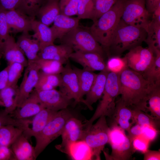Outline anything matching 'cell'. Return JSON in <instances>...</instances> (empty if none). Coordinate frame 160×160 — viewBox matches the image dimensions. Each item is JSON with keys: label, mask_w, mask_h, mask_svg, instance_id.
<instances>
[{"label": "cell", "mask_w": 160, "mask_h": 160, "mask_svg": "<svg viewBox=\"0 0 160 160\" xmlns=\"http://www.w3.org/2000/svg\"><path fill=\"white\" fill-rule=\"evenodd\" d=\"M119 95L125 105L147 113L149 93L154 86L141 73L128 68L119 75Z\"/></svg>", "instance_id": "1"}, {"label": "cell", "mask_w": 160, "mask_h": 160, "mask_svg": "<svg viewBox=\"0 0 160 160\" xmlns=\"http://www.w3.org/2000/svg\"><path fill=\"white\" fill-rule=\"evenodd\" d=\"M126 0H118L112 7L94 22L89 30L108 56L111 41L122 14Z\"/></svg>", "instance_id": "2"}, {"label": "cell", "mask_w": 160, "mask_h": 160, "mask_svg": "<svg viewBox=\"0 0 160 160\" xmlns=\"http://www.w3.org/2000/svg\"><path fill=\"white\" fill-rule=\"evenodd\" d=\"M147 36L144 28L127 24L121 19L112 36L109 55L120 56L127 50L141 45Z\"/></svg>", "instance_id": "3"}, {"label": "cell", "mask_w": 160, "mask_h": 160, "mask_svg": "<svg viewBox=\"0 0 160 160\" xmlns=\"http://www.w3.org/2000/svg\"><path fill=\"white\" fill-rule=\"evenodd\" d=\"M119 75L109 72L102 99L92 117L84 124L85 128L90 127L101 116L112 118L115 109L116 99L119 95Z\"/></svg>", "instance_id": "4"}, {"label": "cell", "mask_w": 160, "mask_h": 160, "mask_svg": "<svg viewBox=\"0 0 160 160\" xmlns=\"http://www.w3.org/2000/svg\"><path fill=\"white\" fill-rule=\"evenodd\" d=\"M73 116L68 108L57 111L41 131L35 137L34 147L36 158L53 140L61 135L67 120Z\"/></svg>", "instance_id": "5"}, {"label": "cell", "mask_w": 160, "mask_h": 160, "mask_svg": "<svg viewBox=\"0 0 160 160\" xmlns=\"http://www.w3.org/2000/svg\"><path fill=\"white\" fill-rule=\"evenodd\" d=\"M109 131L105 116H101L95 123L84 129L81 140L84 141L91 148L94 159H100L101 152L108 142Z\"/></svg>", "instance_id": "6"}, {"label": "cell", "mask_w": 160, "mask_h": 160, "mask_svg": "<svg viewBox=\"0 0 160 160\" xmlns=\"http://www.w3.org/2000/svg\"><path fill=\"white\" fill-rule=\"evenodd\" d=\"M60 40L62 43L69 46L74 52H95L103 56L104 51L89 29L79 26Z\"/></svg>", "instance_id": "7"}, {"label": "cell", "mask_w": 160, "mask_h": 160, "mask_svg": "<svg viewBox=\"0 0 160 160\" xmlns=\"http://www.w3.org/2000/svg\"><path fill=\"white\" fill-rule=\"evenodd\" d=\"M109 134L108 143L112 152L109 159L114 160L130 159L135 151L132 143L126 135L125 130L113 122Z\"/></svg>", "instance_id": "8"}, {"label": "cell", "mask_w": 160, "mask_h": 160, "mask_svg": "<svg viewBox=\"0 0 160 160\" xmlns=\"http://www.w3.org/2000/svg\"><path fill=\"white\" fill-rule=\"evenodd\" d=\"M151 15L146 8L145 0H126L121 20L127 24L144 28L146 31Z\"/></svg>", "instance_id": "9"}, {"label": "cell", "mask_w": 160, "mask_h": 160, "mask_svg": "<svg viewBox=\"0 0 160 160\" xmlns=\"http://www.w3.org/2000/svg\"><path fill=\"white\" fill-rule=\"evenodd\" d=\"M128 68L143 73L151 65L153 61L155 54L150 48H144L141 45L129 50L124 56Z\"/></svg>", "instance_id": "10"}, {"label": "cell", "mask_w": 160, "mask_h": 160, "mask_svg": "<svg viewBox=\"0 0 160 160\" xmlns=\"http://www.w3.org/2000/svg\"><path fill=\"white\" fill-rule=\"evenodd\" d=\"M57 112L44 108L32 117L21 119L23 134L28 140L35 137Z\"/></svg>", "instance_id": "11"}, {"label": "cell", "mask_w": 160, "mask_h": 160, "mask_svg": "<svg viewBox=\"0 0 160 160\" xmlns=\"http://www.w3.org/2000/svg\"><path fill=\"white\" fill-rule=\"evenodd\" d=\"M64 67L60 73L61 82L60 91L74 100V104L81 102L80 88L77 76L71 67L69 60Z\"/></svg>", "instance_id": "12"}, {"label": "cell", "mask_w": 160, "mask_h": 160, "mask_svg": "<svg viewBox=\"0 0 160 160\" xmlns=\"http://www.w3.org/2000/svg\"><path fill=\"white\" fill-rule=\"evenodd\" d=\"M26 67L22 80L18 87L17 107L28 97L35 88L39 79L40 69L36 63L28 62Z\"/></svg>", "instance_id": "13"}, {"label": "cell", "mask_w": 160, "mask_h": 160, "mask_svg": "<svg viewBox=\"0 0 160 160\" xmlns=\"http://www.w3.org/2000/svg\"><path fill=\"white\" fill-rule=\"evenodd\" d=\"M37 96L44 108L58 111L68 108L72 100L60 91L55 89L36 91Z\"/></svg>", "instance_id": "14"}, {"label": "cell", "mask_w": 160, "mask_h": 160, "mask_svg": "<svg viewBox=\"0 0 160 160\" xmlns=\"http://www.w3.org/2000/svg\"><path fill=\"white\" fill-rule=\"evenodd\" d=\"M84 127V124L81 120L73 116L70 117L65 123L61 135L62 143L56 145V148L65 153L70 144L81 140Z\"/></svg>", "instance_id": "15"}, {"label": "cell", "mask_w": 160, "mask_h": 160, "mask_svg": "<svg viewBox=\"0 0 160 160\" xmlns=\"http://www.w3.org/2000/svg\"><path fill=\"white\" fill-rule=\"evenodd\" d=\"M70 59L81 65L84 68L93 71L106 69L103 56L97 52H73Z\"/></svg>", "instance_id": "16"}, {"label": "cell", "mask_w": 160, "mask_h": 160, "mask_svg": "<svg viewBox=\"0 0 160 160\" xmlns=\"http://www.w3.org/2000/svg\"><path fill=\"white\" fill-rule=\"evenodd\" d=\"M44 108L34 89L28 97L10 115L17 119H27L33 116Z\"/></svg>", "instance_id": "17"}, {"label": "cell", "mask_w": 160, "mask_h": 160, "mask_svg": "<svg viewBox=\"0 0 160 160\" xmlns=\"http://www.w3.org/2000/svg\"><path fill=\"white\" fill-rule=\"evenodd\" d=\"M6 17L10 32L16 33L29 32L31 30L32 20L16 9L7 10Z\"/></svg>", "instance_id": "18"}, {"label": "cell", "mask_w": 160, "mask_h": 160, "mask_svg": "<svg viewBox=\"0 0 160 160\" xmlns=\"http://www.w3.org/2000/svg\"><path fill=\"white\" fill-rule=\"evenodd\" d=\"M109 72L106 70L97 74L94 82L89 92L85 95L83 103L90 110L92 105L102 97L105 90Z\"/></svg>", "instance_id": "19"}, {"label": "cell", "mask_w": 160, "mask_h": 160, "mask_svg": "<svg viewBox=\"0 0 160 160\" xmlns=\"http://www.w3.org/2000/svg\"><path fill=\"white\" fill-rule=\"evenodd\" d=\"M73 52L70 47L66 44L62 43L56 45L53 44L40 50L38 57L40 58L58 61L64 64L69 60L71 55Z\"/></svg>", "instance_id": "20"}, {"label": "cell", "mask_w": 160, "mask_h": 160, "mask_svg": "<svg viewBox=\"0 0 160 160\" xmlns=\"http://www.w3.org/2000/svg\"><path fill=\"white\" fill-rule=\"evenodd\" d=\"M1 52L8 64L18 63L25 67L28 63V60L14 38L9 35L5 41L2 48Z\"/></svg>", "instance_id": "21"}, {"label": "cell", "mask_w": 160, "mask_h": 160, "mask_svg": "<svg viewBox=\"0 0 160 160\" xmlns=\"http://www.w3.org/2000/svg\"><path fill=\"white\" fill-rule=\"evenodd\" d=\"M79 19L60 13L55 19L50 27L55 41L61 40L65 35L79 26Z\"/></svg>", "instance_id": "22"}, {"label": "cell", "mask_w": 160, "mask_h": 160, "mask_svg": "<svg viewBox=\"0 0 160 160\" xmlns=\"http://www.w3.org/2000/svg\"><path fill=\"white\" fill-rule=\"evenodd\" d=\"M16 42L28 62H34L39 58L38 54L40 51L39 42L29 32L22 33L18 37Z\"/></svg>", "instance_id": "23"}, {"label": "cell", "mask_w": 160, "mask_h": 160, "mask_svg": "<svg viewBox=\"0 0 160 160\" xmlns=\"http://www.w3.org/2000/svg\"><path fill=\"white\" fill-rule=\"evenodd\" d=\"M10 148L15 160H35L34 147L23 133L11 145Z\"/></svg>", "instance_id": "24"}, {"label": "cell", "mask_w": 160, "mask_h": 160, "mask_svg": "<svg viewBox=\"0 0 160 160\" xmlns=\"http://www.w3.org/2000/svg\"><path fill=\"white\" fill-rule=\"evenodd\" d=\"M133 114V110L127 107L120 98L116 102L115 109L111 118L114 122L128 132L133 124L129 121L132 120Z\"/></svg>", "instance_id": "25"}, {"label": "cell", "mask_w": 160, "mask_h": 160, "mask_svg": "<svg viewBox=\"0 0 160 160\" xmlns=\"http://www.w3.org/2000/svg\"><path fill=\"white\" fill-rule=\"evenodd\" d=\"M31 30L34 33L32 35L33 37L39 42L40 51L49 45L54 44L55 40L52 32L48 26L34 19L31 21Z\"/></svg>", "instance_id": "26"}, {"label": "cell", "mask_w": 160, "mask_h": 160, "mask_svg": "<svg viewBox=\"0 0 160 160\" xmlns=\"http://www.w3.org/2000/svg\"><path fill=\"white\" fill-rule=\"evenodd\" d=\"M59 0H48L45 4L41 6L36 16L41 23L49 26L52 23L60 13Z\"/></svg>", "instance_id": "27"}, {"label": "cell", "mask_w": 160, "mask_h": 160, "mask_svg": "<svg viewBox=\"0 0 160 160\" xmlns=\"http://www.w3.org/2000/svg\"><path fill=\"white\" fill-rule=\"evenodd\" d=\"M65 153L73 160H91L93 159L92 151L83 140H79L70 144Z\"/></svg>", "instance_id": "28"}, {"label": "cell", "mask_w": 160, "mask_h": 160, "mask_svg": "<svg viewBox=\"0 0 160 160\" xmlns=\"http://www.w3.org/2000/svg\"><path fill=\"white\" fill-rule=\"evenodd\" d=\"M72 68L78 77L80 88V98L83 103L84 96L90 90L97 74L93 71L83 68L80 69L75 66Z\"/></svg>", "instance_id": "29"}, {"label": "cell", "mask_w": 160, "mask_h": 160, "mask_svg": "<svg viewBox=\"0 0 160 160\" xmlns=\"http://www.w3.org/2000/svg\"><path fill=\"white\" fill-rule=\"evenodd\" d=\"M18 87L7 86L0 90V99L5 108L4 111L11 114L17 107V101Z\"/></svg>", "instance_id": "30"}, {"label": "cell", "mask_w": 160, "mask_h": 160, "mask_svg": "<svg viewBox=\"0 0 160 160\" xmlns=\"http://www.w3.org/2000/svg\"><path fill=\"white\" fill-rule=\"evenodd\" d=\"M23 129L12 125H7L0 128V145L10 147L23 133Z\"/></svg>", "instance_id": "31"}, {"label": "cell", "mask_w": 160, "mask_h": 160, "mask_svg": "<svg viewBox=\"0 0 160 160\" xmlns=\"http://www.w3.org/2000/svg\"><path fill=\"white\" fill-rule=\"evenodd\" d=\"M155 57L152 64L142 73L145 78L154 86L160 85V49L154 51Z\"/></svg>", "instance_id": "32"}, {"label": "cell", "mask_w": 160, "mask_h": 160, "mask_svg": "<svg viewBox=\"0 0 160 160\" xmlns=\"http://www.w3.org/2000/svg\"><path fill=\"white\" fill-rule=\"evenodd\" d=\"M147 36L145 40L148 47L153 49H160V22L152 19L146 30Z\"/></svg>", "instance_id": "33"}, {"label": "cell", "mask_w": 160, "mask_h": 160, "mask_svg": "<svg viewBox=\"0 0 160 160\" xmlns=\"http://www.w3.org/2000/svg\"><path fill=\"white\" fill-rule=\"evenodd\" d=\"M133 114L132 120V124L135 123L142 126H151L159 132L160 120L150 115L147 113L139 109H133Z\"/></svg>", "instance_id": "34"}, {"label": "cell", "mask_w": 160, "mask_h": 160, "mask_svg": "<svg viewBox=\"0 0 160 160\" xmlns=\"http://www.w3.org/2000/svg\"><path fill=\"white\" fill-rule=\"evenodd\" d=\"M148 111L150 112L152 116L160 119V85L154 87L148 97Z\"/></svg>", "instance_id": "35"}, {"label": "cell", "mask_w": 160, "mask_h": 160, "mask_svg": "<svg viewBox=\"0 0 160 160\" xmlns=\"http://www.w3.org/2000/svg\"><path fill=\"white\" fill-rule=\"evenodd\" d=\"M34 62L37 64L41 71L46 73L60 74L64 68L63 64L56 60L39 58Z\"/></svg>", "instance_id": "36"}, {"label": "cell", "mask_w": 160, "mask_h": 160, "mask_svg": "<svg viewBox=\"0 0 160 160\" xmlns=\"http://www.w3.org/2000/svg\"><path fill=\"white\" fill-rule=\"evenodd\" d=\"M42 0H20L16 9L26 15L31 19H35Z\"/></svg>", "instance_id": "37"}, {"label": "cell", "mask_w": 160, "mask_h": 160, "mask_svg": "<svg viewBox=\"0 0 160 160\" xmlns=\"http://www.w3.org/2000/svg\"><path fill=\"white\" fill-rule=\"evenodd\" d=\"M128 68L126 58L118 56L109 57L106 63V69L109 72L119 74Z\"/></svg>", "instance_id": "38"}, {"label": "cell", "mask_w": 160, "mask_h": 160, "mask_svg": "<svg viewBox=\"0 0 160 160\" xmlns=\"http://www.w3.org/2000/svg\"><path fill=\"white\" fill-rule=\"evenodd\" d=\"M93 0H78L77 17L79 19H90L93 16Z\"/></svg>", "instance_id": "39"}, {"label": "cell", "mask_w": 160, "mask_h": 160, "mask_svg": "<svg viewBox=\"0 0 160 160\" xmlns=\"http://www.w3.org/2000/svg\"><path fill=\"white\" fill-rule=\"evenodd\" d=\"M9 65L8 71V80L7 86L17 87L18 81L22 75L25 66L18 63H13Z\"/></svg>", "instance_id": "40"}, {"label": "cell", "mask_w": 160, "mask_h": 160, "mask_svg": "<svg viewBox=\"0 0 160 160\" xmlns=\"http://www.w3.org/2000/svg\"><path fill=\"white\" fill-rule=\"evenodd\" d=\"M118 0H93L94 8L92 20L93 22L108 11Z\"/></svg>", "instance_id": "41"}, {"label": "cell", "mask_w": 160, "mask_h": 160, "mask_svg": "<svg viewBox=\"0 0 160 160\" xmlns=\"http://www.w3.org/2000/svg\"><path fill=\"white\" fill-rule=\"evenodd\" d=\"M60 13L68 16L77 14L78 0H60Z\"/></svg>", "instance_id": "42"}, {"label": "cell", "mask_w": 160, "mask_h": 160, "mask_svg": "<svg viewBox=\"0 0 160 160\" xmlns=\"http://www.w3.org/2000/svg\"><path fill=\"white\" fill-rule=\"evenodd\" d=\"M6 11L0 6V51L1 52L3 46L10 35L6 17Z\"/></svg>", "instance_id": "43"}, {"label": "cell", "mask_w": 160, "mask_h": 160, "mask_svg": "<svg viewBox=\"0 0 160 160\" xmlns=\"http://www.w3.org/2000/svg\"><path fill=\"white\" fill-rule=\"evenodd\" d=\"M39 79L52 86L55 88L57 87H59L61 82L60 74H48L44 73L40 70Z\"/></svg>", "instance_id": "44"}, {"label": "cell", "mask_w": 160, "mask_h": 160, "mask_svg": "<svg viewBox=\"0 0 160 160\" xmlns=\"http://www.w3.org/2000/svg\"><path fill=\"white\" fill-rule=\"evenodd\" d=\"M12 125L23 129L21 120L15 119L7 114L4 110H0V128L3 126Z\"/></svg>", "instance_id": "45"}, {"label": "cell", "mask_w": 160, "mask_h": 160, "mask_svg": "<svg viewBox=\"0 0 160 160\" xmlns=\"http://www.w3.org/2000/svg\"><path fill=\"white\" fill-rule=\"evenodd\" d=\"M150 141L141 135L134 139L132 144L134 149L143 153L148 149Z\"/></svg>", "instance_id": "46"}, {"label": "cell", "mask_w": 160, "mask_h": 160, "mask_svg": "<svg viewBox=\"0 0 160 160\" xmlns=\"http://www.w3.org/2000/svg\"><path fill=\"white\" fill-rule=\"evenodd\" d=\"M159 132L152 127L145 125L143 126L142 135L150 141L154 140L156 137Z\"/></svg>", "instance_id": "47"}, {"label": "cell", "mask_w": 160, "mask_h": 160, "mask_svg": "<svg viewBox=\"0 0 160 160\" xmlns=\"http://www.w3.org/2000/svg\"><path fill=\"white\" fill-rule=\"evenodd\" d=\"M143 129V126L137 124L130 128L127 136L132 143L134 139L142 135Z\"/></svg>", "instance_id": "48"}, {"label": "cell", "mask_w": 160, "mask_h": 160, "mask_svg": "<svg viewBox=\"0 0 160 160\" xmlns=\"http://www.w3.org/2000/svg\"><path fill=\"white\" fill-rule=\"evenodd\" d=\"M0 160H15L10 147L0 145Z\"/></svg>", "instance_id": "49"}, {"label": "cell", "mask_w": 160, "mask_h": 160, "mask_svg": "<svg viewBox=\"0 0 160 160\" xmlns=\"http://www.w3.org/2000/svg\"><path fill=\"white\" fill-rule=\"evenodd\" d=\"M20 0H0V6L7 10L16 9Z\"/></svg>", "instance_id": "50"}, {"label": "cell", "mask_w": 160, "mask_h": 160, "mask_svg": "<svg viewBox=\"0 0 160 160\" xmlns=\"http://www.w3.org/2000/svg\"><path fill=\"white\" fill-rule=\"evenodd\" d=\"M9 65L0 71V90L7 86L8 80V71Z\"/></svg>", "instance_id": "51"}, {"label": "cell", "mask_w": 160, "mask_h": 160, "mask_svg": "<svg viewBox=\"0 0 160 160\" xmlns=\"http://www.w3.org/2000/svg\"><path fill=\"white\" fill-rule=\"evenodd\" d=\"M143 153L144 160H160V152L148 149Z\"/></svg>", "instance_id": "52"}, {"label": "cell", "mask_w": 160, "mask_h": 160, "mask_svg": "<svg viewBox=\"0 0 160 160\" xmlns=\"http://www.w3.org/2000/svg\"><path fill=\"white\" fill-rule=\"evenodd\" d=\"M160 4V0H145L146 8L151 14Z\"/></svg>", "instance_id": "53"}, {"label": "cell", "mask_w": 160, "mask_h": 160, "mask_svg": "<svg viewBox=\"0 0 160 160\" xmlns=\"http://www.w3.org/2000/svg\"><path fill=\"white\" fill-rule=\"evenodd\" d=\"M152 19L160 22V4L151 14Z\"/></svg>", "instance_id": "54"}, {"label": "cell", "mask_w": 160, "mask_h": 160, "mask_svg": "<svg viewBox=\"0 0 160 160\" xmlns=\"http://www.w3.org/2000/svg\"><path fill=\"white\" fill-rule=\"evenodd\" d=\"M2 57H3L2 54L1 52L0 51V60Z\"/></svg>", "instance_id": "55"}, {"label": "cell", "mask_w": 160, "mask_h": 160, "mask_svg": "<svg viewBox=\"0 0 160 160\" xmlns=\"http://www.w3.org/2000/svg\"><path fill=\"white\" fill-rule=\"evenodd\" d=\"M0 106H3V105L0 99Z\"/></svg>", "instance_id": "56"}, {"label": "cell", "mask_w": 160, "mask_h": 160, "mask_svg": "<svg viewBox=\"0 0 160 160\" xmlns=\"http://www.w3.org/2000/svg\"></svg>", "instance_id": "57"}]
</instances>
